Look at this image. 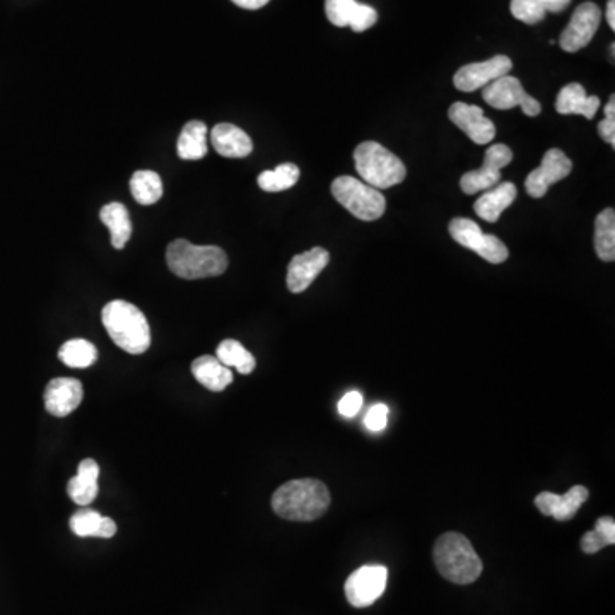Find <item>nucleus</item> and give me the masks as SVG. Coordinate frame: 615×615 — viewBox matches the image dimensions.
<instances>
[{
  "mask_svg": "<svg viewBox=\"0 0 615 615\" xmlns=\"http://www.w3.org/2000/svg\"><path fill=\"white\" fill-rule=\"evenodd\" d=\"M330 506V492L317 479H296L279 487L272 496L276 515L291 522H313L325 515Z\"/></svg>",
  "mask_w": 615,
  "mask_h": 615,
  "instance_id": "obj_1",
  "label": "nucleus"
},
{
  "mask_svg": "<svg viewBox=\"0 0 615 615\" xmlns=\"http://www.w3.org/2000/svg\"><path fill=\"white\" fill-rule=\"evenodd\" d=\"M166 262L175 276L195 281L221 276L228 269V255L219 246H199L187 240L171 241Z\"/></svg>",
  "mask_w": 615,
  "mask_h": 615,
  "instance_id": "obj_2",
  "label": "nucleus"
},
{
  "mask_svg": "<svg viewBox=\"0 0 615 615\" xmlns=\"http://www.w3.org/2000/svg\"><path fill=\"white\" fill-rule=\"evenodd\" d=\"M106 332L120 349L129 354H144L151 346V328L137 306L122 299L112 301L101 313Z\"/></svg>",
  "mask_w": 615,
  "mask_h": 615,
  "instance_id": "obj_3",
  "label": "nucleus"
},
{
  "mask_svg": "<svg viewBox=\"0 0 615 615\" xmlns=\"http://www.w3.org/2000/svg\"><path fill=\"white\" fill-rule=\"evenodd\" d=\"M434 563L441 576L457 585H470L482 574V561L462 533H443L434 544Z\"/></svg>",
  "mask_w": 615,
  "mask_h": 615,
  "instance_id": "obj_4",
  "label": "nucleus"
},
{
  "mask_svg": "<svg viewBox=\"0 0 615 615\" xmlns=\"http://www.w3.org/2000/svg\"><path fill=\"white\" fill-rule=\"evenodd\" d=\"M354 163L363 182L376 190L395 187L404 182L407 176L402 159L378 142L368 141L359 144L354 151Z\"/></svg>",
  "mask_w": 615,
  "mask_h": 615,
  "instance_id": "obj_5",
  "label": "nucleus"
},
{
  "mask_svg": "<svg viewBox=\"0 0 615 615\" xmlns=\"http://www.w3.org/2000/svg\"><path fill=\"white\" fill-rule=\"evenodd\" d=\"M332 195L344 209L361 221H376L387 211V199L380 190L354 176H339L332 183Z\"/></svg>",
  "mask_w": 615,
  "mask_h": 615,
  "instance_id": "obj_6",
  "label": "nucleus"
},
{
  "mask_svg": "<svg viewBox=\"0 0 615 615\" xmlns=\"http://www.w3.org/2000/svg\"><path fill=\"white\" fill-rule=\"evenodd\" d=\"M448 229H450L451 238L457 241L458 245L469 248L491 264H503L510 257V252L503 241L496 236L484 235L479 224L474 223L472 219L455 217Z\"/></svg>",
  "mask_w": 615,
  "mask_h": 615,
  "instance_id": "obj_7",
  "label": "nucleus"
},
{
  "mask_svg": "<svg viewBox=\"0 0 615 615\" xmlns=\"http://www.w3.org/2000/svg\"><path fill=\"white\" fill-rule=\"evenodd\" d=\"M482 98L487 105L496 110H511L520 106L527 117H537L542 113V105L523 89L522 82L516 77L506 74L499 77L486 88H482Z\"/></svg>",
  "mask_w": 615,
  "mask_h": 615,
  "instance_id": "obj_8",
  "label": "nucleus"
},
{
  "mask_svg": "<svg viewBox=\"0 0 615 615\" xmlns=\"http://www.w3.org/2000/svg\"><path fill=\"white\" fill-rule=\"evenodd\" d=\"M511 161H513V151L510 147L504 144H494L487 149L482 168L465 173L460 180V187L467 195L491 190L492 187L501 183V176H503L501 170Z\"/></svg>",
  "mask_w": 615,
  "mask_h": 615,
  "instance_id": "obj_9",
  "label": "nucleus"
},
{
  "mask_svg": "<svg viewBox=\"0 0 615 615\" xmlns=\"http://www.w3.org/2000/svg\"><path fill=\"white\" fill-rule=\"evenodd\" d=\"M388 569L385 566L371 564L363 566L347 578L346 597L352 607H369L383 595L387 588Z\"/></svg>",
  "mask_w": 615,
  "mask_h": 615,
  "instance_id": "obj_10",
  "label": "nucleus"
},
{
  "mask_svg": "<svg viewBox=\"0 0 615 615\" xmlns=\"http://www.w3.org/2000/svg\"><path fill=\"white\" fill-rule=\"evenodd\" d=\"M600 21H602L600 7L593 2H583L573 12V18L559 38V45L564 52H580L581 48H585L593 40Z\"/></svg>",
  "mask_w": 615,
  "mask_h": 615,
  "instance_id": "obj_11",
  "label": "nucleus"
},
{
  "mask_svg": "<svg viewBox=\"0 0 615 615\" xmlns=\"http://www.w3.org/2000/svg\"><path fill=\"white\" fill-rule=\"evenodd\" d=\"M513 62L506 55H496L486 62L463 65L453 77V84L458 91L474 93L477 89L486 88L487 84L496 81L499 77L510 74Z\"/></svg>",
  "mask_w": 615,
  "mask_h": 615,
  "instance_id": "obj_12",
  "label": "nucleus"
},
{
  "mask_svg": "<svg viewBox=\"0 0 615 615\" xmlns=\"http://www.w3.org/2000/svg\"><path fill=\"white\" fill-rule=\"evenodd\" d=\"M573 170V163L566 154L552 147L547 153L544 154L542 164H540L537 170H533L525 180V188H527V194L533 199H542L547 190L554 183L561 182L566 176H569Z\"/></svg>",
  "mask_w": 615,
  "mask_h": 615,
  "instance_id": "obj_13",
  "label": "nucleus"
},
{
  "mask_svg": "<svg viewBox=\"0 0 615 615\" xmlns=\"http://www.w3.org/2000/svg\"><path fill=\"white\" fill-rule=\"evenodd\" d=\"M325 14L337 28L349 26L356 33L373 28L378 21L375 7L359 4L358 0H325Z\"/></svg>",
  "mask_w": 615,
  "mask_h": 615,
  "instance_id": "obj_14",
  "label": "nucleus"
},
{
  "mask_svg": "<svg viewBox=\"0 0 615 615\" xmlns=\"http://www.w3.org/2000/svg\"><path fill=\"white\" fill-rule=\"evenodd\" d=\"M330 262V253L322 248L315 246L308 252L299 253L293 257L291 264L287 267V287L294 294L303 293L313 284L322 270Z\"/></svg>",
  "mask_w": 615,
  "mask_h": 615,
  "instance_id": "obj_15",
  "label": "nucleus"
},
{
  "mask_svg": "<svg viewBox=\"0 0 615 615\" xmlns=\"http://www.w3.org/2000/svg\"><path fill=\"white\" fill-rule=\"evenodd\" d=\"M448 117L451 122L457 125L458 129L467 134L470 141L486 146L494 139L496 135V127L489 118L484 115L482 108L475 105H467V103H453L448 110Z\"/></svg>",
  "mask_w": 615,
  "mask_h": 615,
  "instance_id": "obj_16",
  "label": "nucleus"
},
{
  "mask_svg": "<svg viewBox=\"0 0 615 615\" xmlns=\"http://www.w3.org/2000/svg\"><path fill=\"white\" fill-rule=\"evenodd\" d=\"M588 496L590 492L585 486L571 487L563 496H557L554 492H540L535 498V506L542 515L552 516L557 522H568L580 511Z\"/></svg>",
  "mask_w": 615,
  "mask_h": 615,
  "instance_id": "obj_17",
  "label": "nucleus"
},
{
  "mask_svg": "<svg viewBox=\"0 0 615 615\" xmlns=\"http://www.w3.org/2000/svg\"><path fill=\"white\" fill-rule=\"evenodd\" d=\"M84 390L76 378H55L45 390V409L55 417L72 414L81 405Z\"/></svg>",
  "mask_w": 615,
  "mask_h": 615,
  "instance_id": "obj_18",
  "label": "nucleus"
},
{
  "mask_svg": "<svg viewBox=\"0 0 615 615\" xmlns=\"http://www.w3.org/2000/svg\"><path fill=\"white\" fill-rule=\"evenodd\" d=\"M212 147L224 158H246L253 151V142L245 130L233 123H219L211 132Z\"/></svg>",
  "mask_w": 615,
  "mask_h": 615,
  "instance_id": "obj_19",
  "label": "nucleus"
},
{
  "mask_svg": "<svg viewBox=\"0 0 615 615\" xmlns=\"http://www.w3.org/2000/svg\"><path fill=\"white\" fill-rule=\"evenodd\" d=\"M518 190L511 182L498 183L496 187L487 190L474 204L475 214L482 217L487 223H496L513 202Z\"/></svg>",
  "mask_w": 615,
  "mask_h": 615,
  "instance_id": "obj_20",
  "label": "nucleus"
},
{
  "mask_svg": "<svg viewBox=\"0 0 615 615\" xmlns=\"http://www.w3.org/2000/svg\"><path fill=\"white\" fill-rule=\"evenodd\" d=\"M600 108L597 96H588L585 88L578 82H571L564 86L557 94L556 110L561 115H583L592 120Z\"/></svg>",
  "mask_w": 615,
  "mask_h": 615,
  "instance_id": "obj_21",
  "label": "nucleus"
},
{
  "mask_svg": "<svg viewBox=\"0 0 615 615\" xmlns=\"http://www.w3.org/2000/svg\"><path fill=\"white\" fill-rule=\"evenodd\" d=\"M98 479H100V465L93 458H86L79 463L76 477H72L67 484L69 498L79 506H89L98 496Z\"/></svg>",
  "mask_w": 615,
  "mask_h": 615,
  "instance_id": "obj_22",
  "label": "nucleus"
},
{
  "mask_svg": "<svg viewBox=\"0 0 615 615\" xmlns=\"http://www.w3.org/2000/svg\"><path fill=\"white\" fill-rule=\"evenodd\" d=\"M192 375L211 392H223L233 383V373L216 356H200L192 363Z\"/></svg>",
  "mask_w": 615,
  "mask_h": 615,
  "instance_id": "obj_23",
  "label": "nucleus"
},
{
  "mask_svg": "<svg viewBox=\"0 0 615 615\" xmlns=\"http://www.w3.org/2000/svg\"><path fill=\"white\" fill-rule=\"evenodd\" d=\"M71 530L77 537L112 539L117 533V523L91 508H82L71 516Z\"/></svg>",
  "mask_w": 615,
  "mask_h": 615,
  "instance_id": "obj_24",
  "label": "nucleus"
},
{
  "mask_svg": "<svg viewBox=\"0 0 615 615\" xmlns=\"http://www.w3.org/2000/svg\"><path fill=\"white\" fill-rule=\"evenodd\" d=\"M101 223L110 229L113 248L122 250L132 236V223H130L129 211L120 202L106 204L100 212Z\"/></svg>",
  "mask_w": 615,
  "mask_h": 615,
  "instance_id": "obj_25",
  "label": "nucleus"
},
{
  "mask_svg": "<svg viewBox=\"0 0 615 615\" xmlns=\"http://www.w3.org/2000/svg\"><path fill=\"white\" fill-rule=\"evenodd\" d=\"M207 125L200 120H192L183 127L182 134L178 137L176 151L178 156L185 161H197L207 154Z\"/></svg>",
  "mask_w": 615,
  "mask_h": 615,
  "instance_id": "obj_26",
  "label": "nucleus"
},
{
  "mask_svg": "<svg viewBox=\"0 0 615 615\" xmlns=\"http://www.w3.org/2000/svg\"><path fill=\"white\" fill-rule=\"evenodd\" d=\"M569 4L571 0H511L510 11L522 23L537 24L547 12H563Z\"/></svg>",
  "mask_w": 615,
  "mask_h": 615,
  "instance_id": "obj_27",
  "label": "nucleus"
},
{
  "mask_svg": "<svg viewBox=\"0 0 615 615\" xmlns=\"http://www.w3.org/2000/svg\"><path fill=\"white\" fill-rule=\"evenodd\" d=\"M216 358L226 366L235 368L241 375H250L257 366V361L250 351H246L238 340L226 339L217 346Z\"/></svg>",
  "mask_w": 615,
  "mask_h": 615,
  "instance_id": "obj_28",
  "label": "nucleus"
},
{
  "mask_svg": "<svg viewBox=\"0 0 615 615\" xmlns=\"http://www.w3.org/2000/svg\"><path fill=\"white\" fill-rule=\"evenodd\" d=\"M595 250L600 260L614 262L615 260V212L605 209L600 212L595 221Z\"/></svg>",
  "mask_w": 615,
  "mask_h": 615,
  "instance_id": "obj_29",
  "label": "nucleus"
},
{
  "mask_svg": "<svg viewBox=\"0 0 615 615\" xmlns=\"http://www.w3.org/2000/svg\"><path fill=\"white\" fill-rule=\"evenodd\" d=\"M130 192L135 202L141 205H153L163 197V182L161 176L154 171H135L130 180Z\"/></svg>",
  "mask_w": 615,
  "mask_h": 615,
  "instance_id": "obj_30",
  "label": "nucleus"
},
{
  "mask_svg": "<svg viewBox=\"0 0 615 615\" xmlns=\"http://www.w3.org/2000/svg\"><path fill=\"white\" fill-rule=\"evenodd\" d=\"M59 359L69 368H89L98 359V349L89 340L71 339L60 347Z\"/></svg>",
  "mask_w": 615,
  "mask_h": 615,
  "instance_id": "obj_31",
  "label": "nucleus"
},
{
  "mask_svg": "<svg viewBox=\"0 0 615 615\" xmlns=\"http://www.w3.org/2000/svg\"><path fill=\"white\" fill-rule=\"evenodd\" d=\"M299 180V168L293 163L279 164L274 170L258 175V187L264 192H284L294 187Z\"/></svg>",
  "mask_w": 615,
  "mask_h": 615,
  "instance_id": "obj_32",
  "label": "nucleus"
},
{
  "mask_svg": "<svg viewBox=\"0 0 615 615\" xmlns=\"http://www.w3.org/2000/svg\"><path fill=\"white\" fill-rule=\"evenodd\" d=\"M388 422V407L385 404H376L368 410V414L364 417V426L373 431L380 433L387 428Z\"/></svg>",
  "mask_w": 615,
  "mask_h": 615,
  "instance_id": "obj_33",
  "label": "nucleus"
},
{
  "mask_svg": "<svg viewBox=\"0 0 615 615\" xmlns=\"http://www.w3.org/2000/svg\"><path fill=\"white\" fill-rule=\"evenodd\" d=\"M363 395L359 392H349L340 399L339 412L340 416L354 417L363 407Z\"/></svg>",
  "mask_w": 615,
  "mask_h": 615,
  "instance_id": "obj_34",
  "label": "nucleus"
},
{
  "mask_svg": "<svg viewBox=\"0 0 615 615\" xmlns=\"http://www.w3.org/2000/svg\"><path fill=\"white\" fill-rule=\"evenodd\" d=\"M605 545H610L609 540L605 539L604 533H600L598 530L585 533V537L581 539V549L586 554H595V552L602 551Z\"/></svg>",
  "mask_w": 615,
  "mask_h": 615,
  "instance_id": "obj_35",
  "label": "nucleus"
},
{
  "mask_svg": "<svg viewBox=\"0 0 615 615\" xmlns=\"http://www.w3.org/2000/svg\"><path fill=\"white\" fill-rule=\"evenodd\" d=\"M598 132L607 144L615 147V117H605L598 123Z\"/></svg>",
  "mask_w": 615,
  "mask_h": 615,
  "instance_id": "obj_36",
  "label": "nucleus"
},
{
  "mask_svg": "<svg viewBox=\"0 0 615 615\" xmlns=\"http://www.w3.org/2000/svg\"><path fill=\"white\" fill-rule=\"evenodd\" d=\"M595 530H598L600 533H604L605 539L609 540L610 545L615 544L614 518H610V516H602V518H598L597 525H595Z\"/></svg>",
  "mask_w": 615,
  "mask_h": 615,
  "instance_id": "obj_37",
  "label": "nucleus"
},
{
  "mask_svg": "<svg viewBox=\"0 0 615 615\" xmlns=\"http://www.w3.org/2000/svg\"><path fill=\"white\" fill-rule=\"evenodd\" d=\"M231 2H235L236 6L248 9V11H257L267 6L270 0H231Z\"/></svg>",
  "mask_w": 615,
  "mask_h": 615,
  "instance_id": "obj_38",
  "label": "nucleus"
},
{
  "mask_svg": "<svg viewBox=\"0 0 615 615\" xmlns=\"http://www.w3.org/2000/svg\"><path fill=\"white\" fill-rule=\"evenodd\" d=\"M605 16H607V21H609L610 30H615V0H609L607 2V12H605Z\"/></svg>",
  "mask_w": 615,
  "mask_h": 615,
  "instance_id": "obj_39",
  "label": "nucleus"
}]
</instances>
